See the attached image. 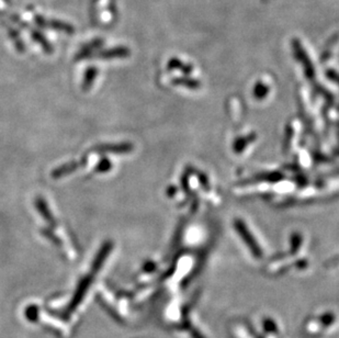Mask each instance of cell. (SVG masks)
I'll return each mask as SVG.
<instances>
[{"mask_svg": "<svg viewBox=\"0 0 339 338\" xmlns=\"http://www.w3.org/2000/svg\"><path fill=\"white\" fill-rule=\"evenodd\" d=\"M293 49H294V51H296V54H297L298 57L300 58V61H301L302 63H303V65L305 66V68H306V70H307V75H308L309 77L313 76V75H314V73H313L312 66L309 65V62H308V60H307V56H306V54H304L303 50H302V47H301V45H300L299 41H297V40H294V41H293Z\"/></svg>", "mask_w": 339, "mask_h": 338, "instance_id": "cell-8", "label": "cell"}, {"mask_svg": "<svg viewBox=\"0 0 339 338\" xmlns=\"http://www.w3.org/2000/svg\"><path fill=\"white\" fill-rule=\"evenodd\" d=\"M103 44L102 40H94L91 43L88 44L85 47L80 50V52L77 54L75 60L80 61V60H85V58H89L94 52L95 50H98Z\"/></svg>", "mask_w": 339, "mask_h": 338, "instance_id": "cell-7", "label": "cell"}, {"mask_svg": "<svg viewBox=\"0 0 339 338\" xmlns=\"http://www.w3.org/2000/svg\"><path fill=\"white\" fill-rule=\"evenodd\" d=\"M35 208L38 212L41 214V216L45 220V221L50 224L52 227H56V220L54 215L52 214V211L50 210L46 201L41 197H38L35 199Z\"/></svg>", "mask_w": 339, "mask_h": 338, "instance_id": "cell-6", "label": "cell"}, {"mask_svg": "<svg viewBox=\"0 0 339 338\" xmlns=\"http://www.w3.org/2000/svg\"><path fill=\"white\" fill-rule=\"evenodd\" d=\"M9 33H10V36H11V39L13 40V42L16 43L17 50L19 51V52H23L26 49L23 46V43H22V41L19 39V34L16 31H12L11 29H9Z\"/></svg>", "mask_w": 339, "mask_h": 338, "instance_id": "cell-14", "label": "cell"}, {"mask_svg": "<svg viewBox=\"0 0 339 338\" xmlns=\"http://www.w3.org/2000/svg\"><path fill=\"white\" fill-rule=\"evenodd\" d=\"M98 68L95 67H89L85 71V76L83 80V91H88L90 89V87L92 86L93 82L98 76Z\"/></svg>", "mask_w": 339, "mask_h": 338, "instance_id": "cell-9", "label": "cell"}, {"mask_svg": "<svg viewBox=\"0 0 339 338\" xmlns=\"http://www.w3.org/2000/svg\"><path fill=\"white\" fill-rule=\"evenodd\" d=\"M42 234H43L44 236H45L46 238H49L50 240L53 242V243H54L56 246L62 245L60 238H58V237L56 236V235L54 234V232L52 231V230H50V229H43V230H42Z\"/></svg>", "mask_w": 339, "mask_h": 338, "instance_id": "cell-13", "label": "cell"}, {"mask_svg": "<svg viewBox=\"0 0 339 338\" xmlns=\"http://www.w3.org/2000/svg\"><path fill=\"white\" fill-rule=\"evenodd\" d=\"M87 165V157H84L83 159L77 160V161H70V163L67 164H64L60 167L55 168L53 172H52V177L54 179H58V178H62L64 176H67L72 174L74 172L78 171L80 167H83Z\"/></svg>", "mask_w": 339, "mask_h": 338, "instance_id": "cell-3", "label": "cell"}, {"mask_svg": "<svg viewBox=\"0 0 339 338\" xmlns=\"http://www.w3.org/2000/svg\"><path fill=\"white\" fill-rule=\"evenodd\" d=\"M112 247H113V243H112V242H110V240H107L106 243L102 245L100 252L98 253L97 259H95V267H99V264L107 258V256L109 255V253L112 249Z\"/></svg>", "mask_w": 339, "mask_h": 338, "instance_id": "cell-11", "label": "cell"}, {"mask_svg": "<svg viewBox=\"0 0 339 338\" xmlns=\"http://www.w3.org/2000/svg\"><path fill=\"white\" fill-rule=\"evenodd\" d=\"M134 146L131 143L121 144H100L95 145L92 151L97 154H128L133 151Z\"/></svg>", "mask_w": 339, "mask_h": 338, "instance_id": "cell-1", "label": "cell"}, {"mask_svg": "<svg viewBox=\"0 0 339 338\" xmlns=\"http://www.w3.org/2000/svg\"><path fill=\"white\" fill-rule=\"evenodd\" d=\"M31 35H32V39L36 43L40 44L41 47L44 50V52L47 53V54L53 53V46H52V44L45 39V36H44L41 32H39V31H32Z\"/></svg>", "mask_w": 339, "mask_h": 338, "instance_id": "cell-10", "label": "cell"}, {"mask_svg": "<svg viewBox=\"0 0 339 338\" xmlns=\"http://www.w3.org/2000/svg\"><path fill=\"white\" fill-rule=\"evenodd\" d=\"M35 22L38 23L40 27L43 28H51L53 30L56 31H61L66 34H74L75 33V29H74L72 26L66 23V22L63 21H58V20H46L43 17H35Z\"/></svg>", "mask_w": 339, "mask_h": 338, "instance_id": "cell-2", "label": "cell"}, {"mask_svg": "<svg viewBox=\"0 0 339 338\" xmlns=\"http://www.w3.org/2000/svg\"><path fill=\"white\" fill-rule=\"evenodd\" d=\"M235 226H236V229H237L240 236L243 237V239L246 242V244L249 246L250 249H252V252L256 256H260L259 246L257 245V243L255 242V238L252 236V234L249 233V230L247 229L246 225L243 224L241 221H236V223H235Z\"/></svg>", "mask_w": 339, "mask_h": 338, "instance_id": "cell-5", "label": "cell"}, {"mask_svg": "<svg viewBox=\"0 0 339 338\" xmlns=\"http://www.w3.org/2000/svg\"><path fill=\"white\" fill-rule=\"evenodd\" d=\"M111 168H112V163L105 156L100 159L97 167H95L94 172L99 173V174H105V173H108Z\"/></svg>", "mask_w": 339, "mask_h": 338, "instance_id": "cell-12", "label": "cell"}, {"mask_svg": "<svg viewBox=\"0 0 339 338\" xmlns=\"http://www.w3.org/2000/svg\"><path fill=\"white\" fill-rule=\"evenodd\" d=\"M131 51L128 47L119 46L114 49H109L105 51H98L94 52L90 57L92 58H101V60H113V58H125L129 57Z\"/></svg>", "mask_w": 339, "mask_h": 338, "instance_id": "cell-4", "label": "cell"}]
</instances>
